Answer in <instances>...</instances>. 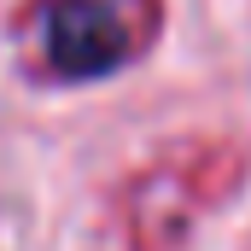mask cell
<instances>
[{"mask_svg": "<svg viewBox=\"0 0 251 251\" xmlns=\"http://www.w3.org/2000/svg\"><path fill=\"white\" fill-rule=\"evenodd\" d=\"M47 53L64 76H100L111 64L128 59V29L123 12L105 6V0H70V6H53L47 18Z\"/></svg>", "mask_w": 251, "mask_h": 251, "instance_id": "obj_1", "label": "cell"}]
</instances>
